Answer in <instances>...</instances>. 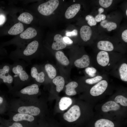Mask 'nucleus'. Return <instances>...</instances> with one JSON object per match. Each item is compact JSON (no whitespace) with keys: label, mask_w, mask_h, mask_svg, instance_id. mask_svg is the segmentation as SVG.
Instances as JSON below:
<instances>
[{"label":"nucleus","mask_w":127,"mask_h":127,"mask_svg":"<svg viewBox=\"0 0 127 127\" xmlns=\"http://www.w3.org/2000/svg\"><path fill=\"white\" fill-rule=\"evenodd\" d=\"M28 65L22 60L14 61L12 64L11 73L13 83L12 90L10 92V93L32 84L30 75L26 70V67Z\"/></svg>","instance_id":"obj_1"},{"label":"nucleus","mask_w":127,"mask_h":127,"mask_svg":"<svg viewBox=\"0 0 127 127\" xmlns=\"http://www.w3.org/2000/svg\"><path fill=\"white\" fill-rule=\"evenodd\" d=\"M35 99H27L18 98L10 100L8 104L9 111L26 114L34 116L39 115L41 109L37 106Z\"/></svg>","instance_id":"obj_2"},{"label":"nucleus","mask_w":127,"mask_h":127,"mask_svg":"<svg viewBox=\"0 0 127 127\" xmlns=\"http://www.w3.org/2000/svg\"><path fill=\"white\" fill-rule=\"evenodd\" d=\"M39 43L34 40L28 44L22 51L15 52L11 54L9 58L13 61L21 60L29 64L34 57V55L37 51Z\"/></svg>","instance_id":"obj_3"},{"label":"nucleus","mask_w":127,"mask_h":127,"mask_svg":"<svg viewBox=\"0 0 127 127\" xmlns=\"http://www.w3.org/2000/svg\"><path fill=\"white\" fill-rule=\"evenodd\" d=\"M39 92L38 85L36 83H32L20 90L11 93L15 97L27 99H35V97Z\"/></svg>","instance_id":"obj_4"},{"label":"nucleus","mask_w":127,"mask_h":127,"mask_svg":"<svg viewBox=\"0 0 127 127\" xmlns=\"http://www.w3.org/2000/svg\"><path fill=\"white\" fill-rule=\"evenodd\" d=\"M8 115L9 119L18 122L25 127H35V117L30 115L20 113L8 111Z\"/></svg>","instance_id":"obj_5"},{"label":"nucleus","mask_w":127,"mask_h":127,"mask_svg":"<svg viewBox=\"0 0 127 127\" xmlns=\"http://www.w3.org/2000/svg\"><path fill=\"white\" fill-rule=\"evenodd\" d=\"M12 64L5 63L0 65V83L6 85L10 92L12 90L13 79L11 73Z\"/></svg>","instance_id":"obj_6"},{"label":"nucleus","mask_w":127,"mask_h":127,"mask_svg":"<svg viewBox=\"0 0 127 127\" xmlns=\"http://www.w3.org/2000/svg\"><path fill=\"white\" fill-rule=\"evenodd\" d=\"M59 4L58 0H49L39 5L38 10L40 13L43 15L49 16L56 9Z\"/></svg>","instance_id":"obj_7"},{"label":"nucleus","mask_w":127,"mask_h":127,"mask_svg":"<svg viewBox=\"0 0 127 127\" xmlns=\"http://www.w3.org/2000/svg\"><path fill=\"white\" fill-rule=\"evenodd\" d=\"M81 111L79 107L74 105L71 107L63 115L65 120L69 122H72L77 120L80 117Z\"/></svg>","instance_id":"obj_8"},{"label":"nucleus","mask_w":127,"mask_h":127,"mask_svg":"<svg viewBox=\"0 0 127 127\" xmlns=\"http://www.w3.org/2000/svg\"><path fill=\"white\" fill-rule=\"evenodd\" d=\"M108 86V83L105 80L100 81L91 88L90 93L93 96H97L102 94Z\"/></svg>","instance_id":"obj_9"},{"label":"nucleus","mask_w":127,"mask_h":127,"mask_svg":"<svg viewBox=\"0 0 127 127\" xmlns=\"http://www.w3.org/2000/svg\"><path fill=\"white\" fill-rule=\"evenodd\" d=\"M30 76L32 79H34L37 82L42 83L45 80V74L43 71H39L37 67L33 66L31 69Z\"/></svg>","instance_id":"obj_10"},{"label":"nucleus","mask_w":127,"mask_h":127,"mask_svg":"<svg viewBox=\"0 0 127 127\" xmlns=\"http://www.w3.org/2000/svg\"><path fill=\"white\" fill-rule=\"evenodd\" d=\"M96 61L98 64L102 67H105L109 64L110 58L109 54L107 52L101 51L98 53L96 56Z\"/></svg>","instance_id":"obj_11"},{"label":"nucleus","mask_w":127,"mask_h":127,"mask_svg":"<svg viewBox=\"0 0 127 127\" xmlns=\"http://www.w3.org/2000/svg\"><path fill=\"white\" fill-rule=\"evenodd\" d=\"M66 46V44L64 41L63 37L60 34H57L54 36V41L52 48L54 50H59L64 49Z\"/></svg>","instance_id":"obj_12"},{"label":"nucleus","mask_w":127,"mask_h":127,"mask_svg":"<svg viewBox=\"0 0 127 127\" xmlns=\"http://www.w3.org/2000/svg\"><path fill=\"white\" fill-rule=\"evenodd\" d=\"M80 7V4H75L71 5L67 8L65 12V17L68 19L73 18L79 12Z\"/></svg>","instance_id":"obj_13"},{"label":"nucleus","mask_w":127,"mask_h":127,"mask_svg":"<svg viewBox=\"0 0 127 127\" xmlns=\"http://www.w3.org/2000/svg\"><path fill=\"white\" fill-rule=\"evenodd\" d=\"M92 34V29L89 26L87 25L83 26L80 28V34L82 39L84 41L89 40Z\"/></svg>","instance_id":"obj_14"},{"label":"nucleus","mask_w":127,"mask_h":127,"mask_svg":"<svg viewBox=\"0 0 127 127\" xmlns=\"http://www.w3.org/2000/svg\"><path fill=\"white\" fill-rule=\"evenodd\" d=\"M90 59L87 55H84L80 58L76 60L74 62L75 66L78 68H83L88 67L90 64Z\"/></svg>","instance_id":"obj_15"},{"label":"nucleus","mask_w":127,"mask_h":127,"mask_svg":"<svg viewBox=\"0 0 127 127\" xmlns=\"http://www.w3.org/2000/svg\"><path fill=\"white\" fill-rule=\"evenodd\" d=\"M98 48L101 51L110 52L113 51L114 47L113 44L107 40H101L98 42L97 44Z\"/></svg>","instance_id":"obj_16"},{"label":"nucleus","mask_w":127,"mask_h":127,"mask_svg":"<svg viewBox=\"0 0 127 127\" xmlns=\"http://www.w3.org/2000/svg\"><path fill=\"white\" fill-rule=\"evenodd\" d=\"M120 106L115 101H110L107 102L102 106L101 108L103 111L107 112L111 111H116L119 109Z\"/></svg>","instance_id":"obj_17"},{"label":"nucleus","mask_w":127,"mask_h":127,"mask_svg":"<svg viewBox=\"0 0 127 127\" xmlns=\"http://www.w3.org/2000/svg\"><path fill=\"white\" fill-rule=\"evenodd\" d=\"M37 34V31L35 28L29 27L21 33L20 37L23 39L27 40L34 37Z\"/></svg>","instance_id":"obj_18"},{"label":"nucleus","mask_w":127,"mask_h":127,"mask_svg":"<svg viewBox=\"0 0 127 127\" xmlns=\"http://www.w3.org/2000/svg\"><path fill=\"white\" fill-rule=\"evenodd\" d=\"M24 27L21 23L15 24L9 29L8 32L9 34L12 35H16L22 33L23 31Z\"/></svg>","instance_id":"obj_19"},{"label":"nucleus","mask_w":127,"mask_h":127,"mask_svg":"<svg viewBox=\"0 0 127 127\" xmlns=\"http://www.w3.org/2000/svg\"><path fill=\"white\" fill-rule=\"evenodd\" d=\"M78 85L77 83L75 82L72 81L69 83L65 86L66 94L68 95H76L77 92L75 89L77 87Z\"/></svg>","instance_id":"obj_20"},{"label":"nucleus","mask_w":127,"mask_h":127,"mask_svg":"<svg viewBox=\"0 0 127 127\" xmlns=\"http://www.w3.org/2000/svg\"><path fill=\"white\" fill-rule=\"evenodd\" d=\"M52 82L56 86V90L57 92H60L63 89L65 81L63 77L60 76H56L53 79Z\"/></svg>","instance_id":"obj_21"},{"label":"nucleus","mask_w":127,"mask_h":127,"mask_svg":"<svg viewBox=\"0 0 127 127\" xmlns=\"http://www.w3.org/2000/svg\"><path fill=\"white\" fill-rule=\"evenodd\" d=\"M72 100L71 98L67 97H63L59 102V108L61 110H65L72 104Z\"/></svg>","instance_id":"obj_22"},{"label":"nucleus","mask_w":127,"mask_h":127,"mask_svg":"<svg viewBox=\"0 0 127 127\" xmlns=\"http://www.w3.org/2000/svg\"><path fill=\"white\" fill-rule=\"evenodd\" d=\"M55 56L57 60L62 65L67 66L69 64V60L62 51H59L57 52L56 53Z\"/></svg>","instance_id":"obj_23"},{"label":"nucleus","mask_w":127,"mask_h":127,"mask_svg":"<svg viewBox=\"0 0 127 127\" xmlns=\"http://www.w3.org/2000/svg\"><path fill=\"white\" fill-rule=\"evenodd\" d=\"M95 127H114V123L107 119H101L97 120L95 123Z\"/></svg>","instance_id":"obj_24"},{"label":"nucleus","mask_w":127,"mask_h":127,"mask_svg":"<svg viewBox=\"0 0 127 127\" xmlns=\"http://www.w3.org/2000/svg\"><path fill=\"white\" fill-rule=\"evenodd\" d=\"M32 16L27 12L23 13L18 18V20L26 24H30L33 20Z\"/></svg>","instance_id":"obj_25"},{"label":"nucleus","mask_w":127,"mask_h":127,"mask_svg":"<svg viewBox=\"0 0 127 127\" xmlns=\"http://www.w3.org/2000/svg\"><path fill=\"white\" fill-rule=\"evenodd\" d=\"M119 72L121 80L127 81V64L126 63L122 64L119 67Z\"/></svg>","instance_id":"obj_26"},{"label":"nucleus","mask_w":127,"mask_h":127,"mask_svg":"<svg viewBox=\"0 0 127 127\" xmlns=\"http://www.w3.org/2000/svg\"><path fill=\"white\" fill-rule=\"evenodd\" d=\"M45 70L49 77L52 79L55 78L56 75V69L51 64H47L44 66Z\"/></svg>","instance_id":"obj_27"},{"label":"nucleus","mask_w":127,"mask_h":127,"mask_svg":"<svg viewBox=\"0 0 127 127\" xmlns=\"http://www.w3.org/2000/svg\"><path fill=\"white\" fill-rule=\"evenodd\" d=\"M101 26L104 28H106L108 31L115 29L117 26L116 23L112 22H108L107 20H102L100 23Z\"/></svg>","instance_id":"obj_28"},{"label":"nucleus","mask_w":127,"mask_h":127,"mask_svg":"<svg viewBox=\"0 0 127 127\" xmlns=\"http://www.w3.org/2000/svg\"><path fill=\"white\" fill-rule=\"evenodd\" d=\"M2 122L4 127H25L20 123L13 121L9 119L3 120Z\"/></svg>","instance_id":"obj_29"},{"label":"nucleus","mask_w":127,"mask_h":127,"mask_svg":"<svg viewBox=\"0 0 127 127\" xmlns=\"http://www.w3.org/2000/svg\"><path fill=\"white\" fill-rule=\"evenodd\" d=\"M114 100L115 102L119 103L122 106H127V98L123 95H119L117 96L115 98Z\"/></svg>","instance_id":"obj_30"},{"label":"nucleus","mask_w":127,"mask_h":127,"mask_svg":"<svg viewBox=\"0 0 127 127\" xmlns=\"http://www.w3.org/2000/svg\"><path fill=\"white\" fill-rule=\"evenodd\" d=\"M102 79L103 77L102 76L97 75L91 78L87 79L85 80V82L87 84H92L98 83Z\"/></svg>","instance_id":"obj_31"},{"label":"nucleus","mask_w":127,"mask_h":127,"mask_svg":"<svg viewBox=\"0 0 127 127\" xmlns=\"http://www.w3.org/2000/svg\"><path fill=\"white\" fill-rule=\"evenodd\" d=\"M86 20L87 21V23L90 26H92L95 25L97 24L95 18L92 16L88 15L86 16L85 18Z\"/></svg>","instance_id":"obj_32"},{"label":"nucleus","mask_w":127,"mask_h":127,"mask_svg":"<svg viewBox=\"0 0 127 127\" xmlns=\"http://www.w3.org/2000/svg\"><path fill=\"white\" fill-rule=\"evenodd\" d=\"M113 1L112 0H99V3L101 6L104 8H107L111 5Z\"/></svg>","instance_id":"obj_33"},{"label":"nucleus","mask_w":127,"mask_h":127,"mask_svg":"<svg viewBox=\"0 0 127 127\" xmlns=\"http://www.w3.org/2000/svg\"><path fill=\"white\" fill-rule=\"evenodd\" d=\"M85 71L90 76L94 77L95 75L97 70L95 68L93 67H88L85 69Z\"/></svg>","instance_id":"obj_34"},{"label":"nucleus","mask_w":127,"mask_h":127,"mask_svg":"<svg viewBox=\"0 0 127 127\" xmlns=\"http://www.w3.org/2000/svg\"><path fill=\"white\" fill-rule=\"evenodd\" d=\"M95 18L96 22H99L102 20H105L106 18V16L103 14H98L95 16Z\"/></svg>","instance_id":"obj_35"},{"label":"nucleus","mask_w":127,"mask_h":127,"mask_svg":"<svg viewBox=\"0 0 127 127\" xmlns=\"http://www.w3.org/2000/svg\"><path fill=\"white\" fill-rule=\"evenodd\" d=\"M78 34V31L77 30L75 29L71 32H67L66 35L67 36H76Z\"/></svg>","instance_id":"obj_36"},{"label":"nucleus","mask_w":127,"mask_h":127,"mask_svg":"<svg viewBox=\"0 0 127 127\" xmlns=\"http://www.w3.org/2000/svg\"><path fill=\"white\" fill-rule=\"evenodd\" d=\"M122 38L123 40L126 43L127 42V30L124 31L122 33Z\"/></svg>","instance_id":"obj_37"},{"label":"nucleus","mask_w":127,"mask_h":127,"mask_svg":"<svg viewBox=\"0 0 127 127\" xmlns=\"http://www.w3.org/2000/svg\"><path fill=\"white\" fill-rule=\"evenodd\" d=\"M63 38L64 41L66 44H71L73 43L72 40L67 37L64 36Z\"/></svg>","instance_id":"obj_38"},{"label":"nucleus","mask_w":127,"mask_h":127,"mask_svg":"<svg viewBox=\"0 0 127 127\" xmlns=\"http://www.w3.org/2000/svg\"><path fill=\"white\" fill-rule=\"evenodd\" d=\"M5 17L3 15L0 16V25L3 24L4 22Z\"/></svg>","instance_id":"obj_39"},{"label":"nucleus","mask_w":127,"mask_h":127,"mask_svg":"<svg viewBox=\"0 0 127 127\" xmlns=\"http://www.w3.org/2000/svg\"><path fill=\"white\" fill-rule=\"evenodd\" d=\"M5 103V101L3 98L0 96V106Z\"/></svg>","instance_id":"obj_40"},{"label":"nucleus","mask_w":127,"mask_h":127,"mask_svg":"<svg viewBox=\"0 0 127 127\" xmlns=\"http://www.w3.org/2000/svg\"><path fill=\"white\" fill-rule=\"evenodd\" d=\"M98 11L99 14H101V13L103 12L104 11V9L102 8H100L98 9Z\"/></svg>","instance_id":"obj_41"},{"label":"nucleus","mask_w":127,"mask_h":127,"mask_svg":"<svg viewBox=\"0 0 127 127\" xmlns=\"http://www.w3.org/2000/svg\"><path fill=\"white\" fill-rule=\"evenodd\" d=\"M126 16H127V9H126Z\"/></svg>","instance_id":"obj_42"},{"label":"nucleus","mask_w":127,"mask_h":127,"mask_svg":"<svg viewBox=\"0 0 127 127\" xmlns=\"http://www.w3.org/2000/svg\"><path fill=\"white\" fill-rule=\"evenodd\" d=\"M75 0H73V1H74V2H75Z\"/></svg>","instance_id":"obj_43"},{"label":"nucleus","mask_w":127,"mask_h":127,"mask_svg":"<svg viewBox=\"0 0 127 127\" xmlns=\"http://www.w3.org/2000/svg\"><path fill=\"white\" fill-rule=\"evenodd\" d=\"M0 127H1L0 126Z\"/></svg>","instance_id":"obj_44"},{"label":"nucleus","mask_w":127,"mask_h":127,"mask_svg":"<svg viewBox=\"0 0 127 127\" xmlns=\"http://www.w3.org/2000/svg\"></svg>","instance_id":"obj_45"}]
</instances>
